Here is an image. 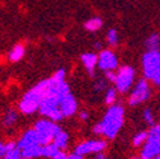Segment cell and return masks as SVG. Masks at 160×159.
<instances>
[{
	"label": "cell",
	"mask_w": 160,
	"mask_h": 159,
	"mask_svg": "<svg viewBox=\"0 0 160 159\" xmlns=\"http://www.w3.org/2000/svg\"><path fill=\"white\" fill-rule=\"evenodd\" d=\"M141 70L142 76L150 83L160 75V50L146 51L141 57Z\"/></svg>",
	"instance_id": "277c9868"
},
{
	"label": "cell",
	"mask_w": 160,
	"mask_h": 159,
	"mask_svg": "<svg viewBox=\"0 0 160 159\" xmlns=\"http://www.w3.org/2000/svg\"><path fill=\"white\" fill-rule=\"evenodd\" d=\"M2 159H23V156H22V150L17 146V148H14L13 150L8 151Z\"/></svg>",
	"instance_id": "d4e9b609"
},
{
	"label": "cell",
	"mask_w": 160,
	"mask_h": 159,
	"mask_svg": "<svg viewBox=\"0 0 160 159\" xmlns=\"http://www.w3.org/2000/svg\"><path fill=\"white\" fill-rule=\"evenodd\" d=\"M160 154V124H156L150 127L146 143L141 146L140 158L141 159H152Z\"/></svg>",
	"instance_id": "52a82bcc"
},
{
	"label": "cell",
	"mask_w": 160,
	"mask_h": 159,
	"mask_svg": "<svg viewBox=\"0 0 160 159\" xmlns=\"http://www.w3.org/2000/svg\"><path fill=\"white\" fill-rule=\"evenodd\" d=\"M3 145H4L3 143H0V149H2V148H3Z\"/></svg>",
	"instance_id": "836d02e7"
},
{
	"label": "cell",
	"mask_w": 160,
	"mask_h": 159,
	"mask_svg": "<svg viewBox=\"0 0 160 159\" xmlns=\"http://www.w3.org/2000/svg\"><path fill=\"white\" fill-rule=\"evenodd\" d=\"M148 136H149V131H138L132 137L133 146H142L148 140Z\"/></svg>",
	"instance_id": "ffe728a7"
},
{
	"label": "cell",
	"mask_w": 160,
	"mask_h": 159,
	"mask_svg": "<svg viewBox=\"0 0 160 159\" xmlns=\"http://www.w3.org/2000/svg\"><path fill=\"white\" fill-rule=\"evenodd\" d=\"M68 141H69V135L65 132V131H62V130H60L56 135H55V137H53V144H56L57 146H58V149L60 150H62V149H65L66 146H68Z\"/></svg>",
	"instance_id": "2e32d148"
},
{
	"label": "cell",
	"mask_w": 160,
	"mask_h": 159,
	"mask_svg": "<svg viewBox=\"0 0 160 159\" xmlns=\"http://www.w3.org/2000/svg\"><path fill=\"white\" fill-rule=\"evenodd\" d=\"M94 159H107V155L103 151H99V153L94 154Z\"/></svg>",
	"instance_id": "4dcf8cb0"
},
{
	"label": "cell",
	"mask_w": 160,
	"mask_h": 159,
	"mask_svg": "<svg viewBox=\"0 0 160 159\" xmlns=\"http://www.w3.org/2000/svg\"><path fill=\"white\" fill-rule=\"evenodd\" d=\"M79 117H80V120L87 121L88 118H89V113L87 111H82V112H80V115H79Z\"/></svg>",
	"instance_id": "83f0119b"
},
{
	"label": "cell",
	"mask_w": 160,
	"mask_h": 159,
	"mask_svg": "<svg viewBox=\"0 0 160 159\" xmlns=\"http://www.w3.org/2000/svg\"><path fill=\"white\" fill-rule=\"evenodd\" d=\"M68 159H84L83 158V155H80V154H78V153H71L70 155H68Z\"/></svg>",
	"instance_id": "f546056e"
},
{
	"label": "cell",
	"mask_w": 160,
	"mask_h": 159,
	"mask_svg": "<svg viewBox=\"0 0 160 159\" xmlns=\"http://www.w3.org/2000/svg\"><path fill=\"white\" fill-rule=\"evenodd\" d=\"M60 110H61L64 117H70V116H72L78 111V102H76L75 97L71 93H69L62 99L61 106H60Z\"/></svg>",
	"instance_id": "7c38bea8"
},
{
	"label": "cell",
	"mask_w": 160,
	"mask_h": 159,
	"mask_svg": "<svg viewBox=\"0 0 160 159\" xmlns=\"http://www.w3.org/2000/svg\"><path fill=\"white\" fill-rule=\"evenodd\" d=\"M58 151H60L58 146L53 143H50V144L42 146V156L47 158V159H53Z\"/></svg>",
	"instance_id": "d6986e66"
},
{
	"label": "cell",
	"mask_w": 160,
	"mask_h": 159,
	"mask_svg": "<svg viewBox=\"0 0 160 159\" xmlns=\"http://www.w3.org/2000/svg\"><path fill=\"white\" fill-rule=\"evenodd\" d=\"M152 159H160V154H159V155H156V156H154Z\"/></svg>",
	"instance_id": "1f68e13d"
},
{
	"label": "cell",
	"mask_w": 160,
	"mask_h": 159,
	"mask_svg": "<svg viewBox=\"0 0 160 159\" xmlns=\"http://www.w3.org/2000/svg\"><path fill=\"white\" fill-rule=\"evenodd\" d=\"M123 122H125V108L121 105L114 103L109 106L102 120L94 125L93 132L95 135L104 136L108 140H113L118 135L119 130L122 129Z\"/></svg>",
	"instance_id": "7a4b0ae2"
},
{
	"label": "cell",
	"mask_w": 160,
	"mask_h": 159,
	"mask_svg": "<svg viewBox=\"0 0 160 159\" xmlns=\"http://www.w3.org/2000/svg\"><path fill=\"white\" fill-rule=\"evenodd\" d=\"M118 41H119V36H118V32L114 29V28H111L107 33V42L111 47H116L118 45Z\"/></svg>",
	"instance_id": "44dd1931"
},
{
	"label": "cell",
	"mask_w": 160,
	"mask_h": 159,
	"mask_svg": "<svg viewBox=\"0 0 160 159\" xmlns=\"http://www.w3.org/2000/svg\"><path fill=\"white\" fill-rule=\"evenodd\" d=\"M107 79L104 78V79H98V80L94 83V89L97 90V92H102L103 89H106V87H107Z\"/></svg>",
	"instance_id": "484cf974"
},
{
	"label": "cell",
	"mask_w": 160,
	"mask_h": 159,
	"mask_svg": "<svg viewBox=\"0 0 160 159\" xmlns=\"http://www.w3.org/2000/svg\"><path fill=\"white\" fill-rule=\"evenodd\" d=\"M104 78L107 79L108 82L114 83V80H116V71H106L104 73Z\"/></svg>",
	"instance_id": "4316f807"
},
{
	"label": "cell",
	"mask_w": 160,
	"mask_h": 159,
	"mask_svg": "<svg viewBox=\"0 0 160 159\" xmlns=\"http://www.w3.org/2000/svg\"><path fill=\"white\" fill-rule=\"evenodd\" d=\"M37 144H39V143H38V136H37V132L34 129L27 130L17 143L18 148L21 150L29 148V146H33V145H37Z\"/></svg>",
	"instance_id": "8fae6325"
},
{
	"label": "cell",
	"mask_w": 160,
	"mask_h": 159,
	"mask_svg": "<svg viewBox=\"0 0 160 159\" xmlns=\"http://www.w3.org/2000/svg\"><path fill=\"white\" fill-rule=\"evenodd\" d=\"M107 148V141L102 140V139H94V140H87L80 143L76 148H75V153L80 154V155H88V154H97L99 151H104Z\"/></svg>",
	"instance_id": "30bf717a"
},
{
	"label": "cell",
	"mask_w": 160,
	"mask_h": 159,
	"mask_svg": "<svg viewBox=\"0 0 160 159\" xmlns=\"http://www.w3.org/2000/svg\"><path fill=\"white\" fill-rule=\"evenodd\" d=\"M82 61L85 69L89 71V75L94 76V69L95 66H98V56L93 52H87L82 55Z\"/></svg>",
	"instance_id": "4fadbf2b"
},
{
	"label": "cell",
	"mask_w": 160,
	"mask_h": 159,
	"mask_svg": "<svg viewBox=\"0 0 160 159\" xmlns=\"http://www.w3.org/2000/svg\"><path fill=\"white\" fill-rule=\"evenodd\" d=\"M24 52H26V49H24L23 45H15V46L12 49V51L9 52V60H10L12 63L19 61V60H21V59L24 56Z\"/></svg>",
	"instance_id": "ac0fdd59"
},
{
	"label": "cell",
	"mask_w": 160,
	"mask_h": 159,
	"mask_svg": "<svg viewBox=\"0 0 160 159\" xmlns=\"http://www.w3.org/2000/svg\"><path fill=\"white\" fill-rule=\"evenodd\" d=\"M151 94H152L151 83L148 79L142 78L135 83L133 88L131 89V92L128 94L127 102L131 107H136V106H140V105L148 102L151 98Z\"/></svg>",
	"instance_id": "5b68a950"
},
{
	"label": "cell",
	"mask_w": 160,
	"mask_h": 159,
	"mask_svg": "<svg viewBox=\"0 0 160 159\" xmlns=\"http://www.w3.org/2000/svg\"><path fill=\"white\" fill-rule=\"evenodd\" d=\"M117 89L116 88H108L107 92H106V95H104V102L108 105V106H112L116 103L117 101Z\"/></svg>",
	"instance_id": "7402d4cb"
},
{
	"label": "cell",
	"mask_w": 160,
	"mask_h": 159,
	"mask_svg": "<svg viewBox=\"0 0 160 159\" xmlns=\"http://www.w3.org/2000/svg\"><path fill=\"white\" fill-rule=\"evenodd\" d=\"M103 26V21L99 17H95V18H90L84 23V28L89 32H97L102 28Z\"/></svg>",
	"instance_id": "e0dca14e"
},
{
	"label": "cell",
	"mask_w": 160,
	"mask_h": 159,
	"mask_svg": "<svg viewBox=\"0 0 160 159\" xmlns=\"http://www.w3.org/2000/svg\"><path fill=\"white\" fill-rule=\"evenodd\" d=\"M53 159H68V155H66L62 150H60V151L56 154V156H55Z\"/></svg>",
	"instance_id": "f1b7e54d"
},
{
	"label": "cell",
	"mask_w": 160,
	"mask_h": 159,
	"mask_svg": "<svg viewBox=\"0 0 160 159\" xmlns=\"http://www.w3.org/2000/svg\"><path fill=\"white\" fill-rule=\"evenodd\" d=\"M132 159H141V158H140V156H133Z\"/></svg>",
	"instance_id": "d6a6232c"
},
{
	"label": "cell",
	"mask_w": 160,
	"mask_h": 159,
	"mask_svg": "<svg viewBox=\"0 0 160 159\" xmlns=\"http://www.w3.org/2000/svg\"><path fill=\"white\" fill-rule=\"evenodd\" d=\"M136 79V71L130 65H123L118 68L116 71V80H114V88L118 93L126 94L131 92V89L135 85Z\"/></svg>",
	"instance_id": "8992f818"
},
{
	"label": "cell",
	"mask_w": 160,
	"mask_h": 159,
	"mask_svg": "<svg viewBox=\"0 0 160 159\" xmlns=\"http://www.w3.org/2000/svg\"><path fill=\"white\" fill-rule=\"evenodd\" d=\"M142 120L149 125V126H154L155 124V115L151 111V108H145L142 112Z\"/></svg>",
	"instance_id": "cb8c5ba5"
},
{
	"label": "cell",
	"mask_w": 160,
	"mask_h": 159,
	"mask_svg": "<svg viewBox=\"0 0 160 159\" xmlns=\"http://www.w3.org/2000/svg\"><path fill=\"white\" fill-rule=\"evenodd\" d=\"M17 120H18L17 112L14 110H9L4 116V125L5 126H12V125H14L17 122Z\"/></svg>",
	"instance_id": "603a6c76"
},
{
	"label": "cell",
	"mask_w": 160,
	"mask_h": 159,
	"mask_svg": "<svg viewBox=\"0 0 160 159\" xmlns=\"http://www.w3.org/2000/svg\"><path fill=\"white\" fill-rule=\"evenodd\" d=\"M33 129L37 132L39 145H47L52 143L55 135L61 130L58 125L52 120H39L36 122Z\"/></svg>",
	"instance_id": "ba28073f"
},
{
	"label": "cell",
	"mask_w": 160,
	"mask_h": 159,
	"mask_svg": "<svg viewBox=\"0 0 160 159\" xmlns=\"http://www.w3.org/2000/svg\"><path fill=\"white\" fill-rule=\"evenodd\" d=\"M42 146L43 145H33V146H29V148H26L22 150V156L23 159H36V158H39L42 156Z\"/></svg>",
	"instance_id": "5bb4252c"
},
{
	"label": "cell",
	"mask_w": 160,
	"mask_h": 159,
	"mask_svg": "<svg viewBox=\"0 0 160 159\" xmlns=\"http://www.w3.org/2000/svg\"><path fill=\"white\" fill-rule=\"evenodd\" d=\"M52 85L51 78L45 79V80L39 82L33 88H31L19 102V111L24 115H31L36 112L39 108V103L45 98V95L48 93L50 88Z\"/></svg>",
	"instance_id": "3957f363"
},
{
	"label": "cell",
	"mask_w": 160,
	"mask_h": 159,
	"mask_svg": "<svg viewBox=\"0 0 160 159\" xmlns=\"http://www.w3.org/2000/svg\"><path fill=\"white\" fill-rule=\"evenodd\" d=\"M146 51H158L160 50V34L151 33L145 41Z\"/></svg>",
	"instance_id": "9a60e30c"
},
{
	"label": "cell",
	"mask_w": 160,
	"mask_h": 159,
	"mask_svg": "<svg viewBox=\"0 0 160 159\" xmlns=\"http://www.w3.org/2000/svg\"><path fill=\"white\" fill-rule=\"evenodd\" d=\"M98 68L102 71H116L118 69V57L112 50H101L98 55Z\"/></svg>",
	"instance_id": "9c48e42d"
},
{
	"label": "cell",
	"mask_w": 160,
	"mask_h": 159,
	"mask_svg": "<svg viewBox=\"0 0 160 159\" xmlns=\"http://www.w3.org/2000/svg\"><path fill=\"white\" fill-rule=\"evenodd\" d=\"M52 85L48 90V93L45 95V98L39 103V113L47 117L48 120H52L55 122L61 121L64 117L60 106H61L62 99L70 93L69 85L65 82V70L60 69L51 76Z\"/></svg>",
	"instance_id": "6da1fadb"
}]
</instances>
